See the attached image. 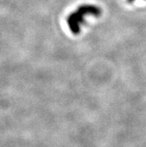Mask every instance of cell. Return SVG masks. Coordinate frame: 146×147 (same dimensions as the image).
<instances>
[{
  "label": "cell",
  "mask_w": 146,
  "mask_h": 147,
  "mask_svg": "<svg viewBox=\"0 0 146 147\" xmlns=\"http://www.w3.org/2000/svg\"><path fill=\"white\" fill-rule=\"evenodd\" d=\"M101 13V9L96 6L88 5L80 6L77 11L71 13L67 19V22L71 32L75 34L80 33V26L83 22V18L86 15L92 14L94 16H99Z\"/></svg>",
  "instance_id": "6da1fadb"
},
{
  "label": "cell",
  "mask_w": 146,
  "mask_h": 147,
  "mask_svg": "<svg viewBox=\"0 0 146 147\" xmlns=\"http://www.w3.org/2000/svg\"><path fill=\"white\" fill-rule=\"evenodd\" d=\"M128 1H129V2H133V0H128Z\"/></svg>",
  "instance_id": "7a4b0ae2"
}]
</instances>
